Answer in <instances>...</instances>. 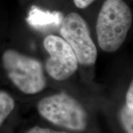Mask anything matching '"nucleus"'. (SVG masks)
<instances>
[{
	"mask_svg": "<svg viewBox=\"0 0 133 133\" xmlns=\"http://www.w3.org/2000/svg\"><path fill=\"white\" fill-rule=\"evenodd\" d=\"M132 22L131 10L123 0H107L96 22L99 47L105 52L117 51L124 42Z\"/></svg>",
	"mask_w": 133,
	"mask_h": 133,
	"instance_id": "1",
	"label": "nucleus"
},
{
	"mask_svg": "<svg viewBox=\"0 0 133 133\" xmlns=\"http://www.w3.org/2000/svg\"><path fill=\"white\" fill-rule=\"evenodd\" d=\"M7 75L14 85L26 94H36L46 86V78L40 62L14 50L2 55Z\"/></svg>",
	"mask_w": 133,
	"mask_h": 133,
	"instance_id": "2",
	"label": "nucleus"
},
{
	"mask_svg": "<svg viewBox=\"0 0 133 133\" xmlns=\"http://www.w3.org/2000/svg\"><path fill=\"white\" fill-rule=\"evenodd\" d=\"M43 118L52 124L72 130L81 131L87 127V113L81 105L64 92L42 99L37 105Z\"/></svg>",
	"mask_w": 133,
	"mask_h": 133,
	"instance_id": "3",
	"label": "nucleus"
},
{
	"mask_svg": "<svg viewBox=\"0 0 133 133\" xmlns=\"http://www.w3.org/2000/svg\"><path fill=\"white\" fill-rule=\"evenodd\" d=\"M60 34L75 52L78 64H95L98 51L87 24L80 15L70 13L64 17L60 25Z\"/></svg>",
	"mask_w": 133,
	"mask_h": 133,
	"instance_id": "4",
	"label": "nucleus"
},
{
	"mask_svg": "<svg viewBox=\"0 0 133 133\" xmlns=\"http://www.w3.org/2000/svg\"><path fill=\"white\" fill-rule=\"evenodd\" d=\"M44 47L50 54L45 68L56 81H64L78 70V62L70 46L62 37L50 35L44 40Z\"/></svg>",
	"mask_w": 133,
	"mask_h": 133,
	"instance_id": "5",
	"label": "nucleus"
},
{
	"mask_svg": "<svg viewBox=\"0 0 133 133\" xmlns=\"http://www.w3.org/2000/svg\"><path fill=\"white\" fill-rule=\"evenodd\" d=\"M64 19L59 11H45L33 6L30 10L27 22L30 26L41 30L60 26Z\"/></svg>",
	"mask_w": 133,
	"mask_h": 133,
	"instance_id": "6",
	"label": "nucleus"
},
{
	"mask_svg": "<svg viewBox=\"0 0 133 133\" xmlns=\"http://www.w3.org/2000/svg\"><path fill=\"white\" fill-rule=\"evenodd\" d=\"M14 98L4 91H0V126L14 108Z\"/></svg>",
	"mask_w": 133,
	"mask_h": 133,
	"instance_id": "7",
	"label": "nucleus"
},
{
	"mask_svg": "<svg viewBox=\"0 0 133 133\" xmlns=\"http://www.w3.org/2000/svg\"><path fill=\"white\" fill-rule=\"evenodd\" d=\"M121 119L127 133H133V109L124 106L121 112Z\"/></svg>",
	"mask_w": 133,
	"mask_h": 133,
	"instance_id": "8",
	"label": "nucleus"
},
{
	"mask_svg": "<svg viewBox=\"0 0 133 133\" xmlns=\"http://www.w3.org/2000/svg\"><path fill=\"white\" fill-rule=\"evenodd\" d=\"M126 102L127 106L129 109H133V84L132 82H131L130 85L129 87L128 90L127 92L126 96Z\"/></svg>",
	"mask_w": 133,
	"mask_h": 133,
	"instance_id": "9",
	"label": "nucleus"
},
{
	"mask_svg": "<svg viewBox=\"0 0 133 133\" xmlns=\"http://www.w3.org/2000/svg\"><path fill=\"white\" fill-rule=\"evenodd\" d=\"M27 133H67L65 132H60V131H55L50 129L42 128L39 127H35L30 129Z\"/></svg>",
	"mask_w": 133,
	"mask_h": 133,
	"instance_id": "10",
	"label": "nucleus"
},
{
	"mask_svg": "<svg viewBox=\"0 0 133 133\" xmlns=\"http://www.w3.org/2000/svg\"><path fill=\"white\" fill-rule=\"evenodd\" d=\"M95 1V0H73L75 5L80 9H84L87 8Z\"/></svg>",
	"mask_w": 133,
	"mask_h": 133,
	"instance_id": "11",
	"label": "nucleus"
}]
</instances>
